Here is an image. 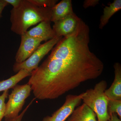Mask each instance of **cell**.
<instances>
[{"mask_svg":"<svg viewBox=\"0 0 121 121\" xmlns=\"http://www.w3.org/2000/svg\"><path fill=\"white\" fill-rule=\"evenodd\" d=\"M108 111L109 115L112 114L116 113L121 119V100L109 99Z\"/></svg>","mask_w":121,"mask_h":121,"instance_id":"15","label":"cell"},{"mask_svg":"<svg viewBox=\"0 0 121 121\" xmlns=\"http://www.w3.org/2000/svg\"><path fill=\"white\" fill-rule=\"evenodd\" d=\"M8 4L13 6V8H16L19 7L20 4L22 0H5Z\"/></svg>","mask_w":121,"mask_h":121,"instance_id":"20","label":"cell"},{"mask_svg":"<svg viewBox=\"0 0 121 121\" xmlns=\"http://www.w3.org/2000/svg\"><path fill=\"white\" fill-rule=\"evenodd\" d=\"M9 4L5 0H0V19L2 16V13L5 8Z\"/></svg>","mask_w":121,"mask_h":121,"instance_id":"21","label":"cell"},{"mask_svg":"<svg viewBox=\"0 0 121 121\" xmlns=\"http://www.w3.org/2000/svg\"><path fill=\"white\" fill-rule=\"evenodd\" d=\"M110 116V118L108 121H121V119L116 113L112 114Z\"/></svg>","mask_w":121,"mask_h":121,"instance_id":"22","label":"cell"},{"mask_svg":"<svg viewBox=\"0 0 121 121\" xmlns=\"http://www.w3.org/2000/svg\"><path fill=\"white\" fill-rule=\"evenodd\" d=\"M83 94V93L78 95L70 94L67 95L63 105L51 116L44 117L42 121H65L80 105Z\"/></svg>","mask_w":121,"mask_h":121,"instance_id":"6","label":"cell"},{"mask_svg":"<svg viewBox=\"0 0 121 121\" xmlns=\"http://www.w3.org/2000/svg\"><path fill=\"white\" fill-rule=\"evenodd\" d=\"M80 20L74 13L54 23L52 29L56 36L63 37L71 35L76 30Z\"/></svg>","mask_w":121,"mask_h":121,"instance_id":"8","label":"cell"},{"mask_svg":"<svg viewBox=\"0 0 121 121\" xmlns=\"http://www.w3.org/2000/svg\"><path fill=\"white\" fill-rule=\"evenodd\" d=\"M35 100V99H33L32 101H31V102L27 106V107H26V108L23 111V112H22L19 115V116L17 117H16V118H13V119H5V121H22V118H23V117L24 115L26 113V111H27V110L28 109L29 107L30 106V105L32 103L33 101Z\"/></svg>","mask_w":121,"mask_h":121,"instance_id":"18","label":"cell"},{"mask_svg":"<svg viewBox=\"0 0 121 121\" xmlns=\"http://www.w3.org/2000/svg\"><path fill=\"white\" fill-rule=\"evenodd\" d=\"M67 121H98L94 112L83 103L78 106L68 118Z\"/></svg>","mask_w":121,"mask_h":121,"instance_id":"12","label":"cell"},{"mask_svg":"<svg viewBox=\"0 0 121 121\" xmlns=\"http://www.w3.org/2000/svg\"><path fill=\"white\" fill-rule=\"evenodd\" d=\"M107 87L105 80L95 84L93 89L83 93L82 100L94 112L98 121H108L110 118L108 111L109 99L105 93Z\"/></svg>","mask_w":121,"mask_h":121,"instance_id":"3","label":"cell"},{"mask_svg":"<svg viewBox=\"0 0 121 121\" xmlns=\"http://www.w3.org/2000/svg\"><path fill=\"white\" fill-rule=\"evenodd\" d=\"M74 13L71 0H62L52 8L51 22L55 23Z\"/></svg>","mask_w":121,"mask_h":121,"instance_id":"11","label":"cell"},{"mask_svg":"<svg viewBox=\"0 0 121 121\" xmlns=\"http://www.w3.org/2000/svg\"><path fill=\"white\" fill-rule=\"evenodd\" d=\"M51 21H43L25 33L31 37L47 41L56 37L51 25Z\"/></svg>","mask_w":121,"mask_h":121,"instance_id":"9","label":"cell"},{"mask_svg":"<svg viewBox=\"0 0 121 121\" xmlns=\"http://www.w3.org/2000/svg\"><path fill=\"white\" fill-rule=\"evenodd\" d=\"M30 2L40 7L52 8L58 1L57 0H29Z\"/></svg>","mask_w":121,"mask_h":121,"instance_id":"16","label":"cell"},{"mask_svg":"<svg viewBox=\"0 0 121 121\" xmlns=\"http://www.w3.org/2000/svg\"><path fill=\"white\" fill-rule=\"evenodd\" d=\"M31 73V72L27 70L22 69L8 79L0 81V92L12 89L24 78L30 76Z\"/></svg>","mask_w":121,"mask_h":121,"instance_id":"13","label":"cell"},{"mask_svg":"<svg viewBox=\"0 0 121 121\" xmlns=\"http://www.w3.org/2000/svg\"><path fill=\"white\" fill-rule=\"evenodd\" d=\"M21 36V42L15 56L16 63H21L26 60L40 45L42 40L29 36L25 33Z\"/></svg>","mask_w":121,"mask_h":121,"instance_id":"7","label":"cell"},{"mask_svg":"<svg viewBox=\"0 0 121 121\" xmlns=\"http://www.w3.org/2000/svg\"><path fill=\"white\" fill-rule=\"evenodd\" d=\"M8 95V101L5 104V119H12L19 116L26 99L30 96L32 89L28 84L16 85L12 88Z\"/></svg>","mask_w":121,"mask_h":121,"instance_id":"4","label":"cell"},{"mask_svg":"<svg viewBox=\"0 0 121 121\" xmlns=\"http://www.w3.org/2000/svg\"><path fill=\"white\" fill-rule=\"evenodd\" d=\"M114 78L110 87L106 89L105 93L109 99L121 100V65L120 63H115Z\"/></svg>","mask_w":121,"mask_h":121,"instance_id":"10","label":"cell"},{"mask_svg":"<svg viewBox=\"0 0 121 121\" xmlns=\"http://www.w3.org/2000/svg\"><path fill=\"white\" fill-rule=\"evenodd\" d=\"M99 0H85L83 2V8L87 9L89 7H95L99 3Z\"/></svg>","mask_w":121,"mask_h":121,"instance_id":"19","label":"cell"},{"mask_svg":"<svg viewBox=\"0 0 121 121\" xmlns=\"http://www.w3.org/2000/svg\"><path fill=\"white\" fill-rule=\"evenodd\" d=\"M62 37L56 36L46 41L44 43L40 44L33 54L26 60L19 63L15 62L13 65V71L17 73L20 70L24 69L31 72L37 69L41 60L52 50Z\"/></svg>","mask_w":121,"mask_h":121,"instance_id":"5","label":"cell"},{"mask_svg":"<svg viewBox=\"0 0 121 121\" xmlns=\"http://www.w3.org/2000/svg\"><path fill=\"white\" fill-rule=\"evenodd\" d=\"M121 9V0H114L103 9V14L100 17L99 28L102 29L105 26L111 17Z\"/></svg>","mask_w":121,"mask_h":121,"instance_id":"14","label":"cell"},{"mask_svg":"<svg viewBox=\"0 0 121 121\" xmlns=\"http://www.w3.org/2000/svg\"><path fill=\"white\" fill-rule=\"evenodd\" d=\"M51 8L39 7L29 0H22L19 7L11 10V30L21 35L31 26L42 21H51Z\"/></svg>","mask_w":121,"mask_h":121,"instance_id":"2","label":"cell"},{"mask_svg":"<svg viewBox=\"0 0 121 121\" xmlns=\"http://www.w3.org/2000/svg\"><path fill=\"white\" fill-rule=\"evenodd\" d=\"M9 92V90L4 91L0 95V121L4 117L6 110L5 100L8 97Z\"/></svg>","mask_w":121,"mask_h":121,"instance_id":"17","label":"cell"},{"mask_svg":"<svg viewBox=\"0 0 121 121\" xmlns=\"http://www.w3.org/2000/svg\"><path fill=\"white\" fill-rule=\"evenodd\" d=\"M90 30L80 20L72 34L61 38L27 83L35 98H58L102 73L104 64L89 48Z\"/></svg>","mask_w":121,"mask_h":121,"instance_id":"1","label":"cell"}]
</instances>
